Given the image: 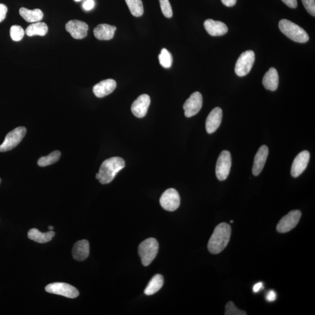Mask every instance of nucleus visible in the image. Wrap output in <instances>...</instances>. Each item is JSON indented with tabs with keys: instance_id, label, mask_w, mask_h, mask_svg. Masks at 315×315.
Wrapping results in <instances>:
<instances>
[{
	"instance_id": "nucleus-1",
	"label": "nucleus",
	"mask_w": 315,
	"mask_h": 315,
	"mask_svg": "<svg viewBox=\"0 0 315 315\" xmlns=\"http://www.w3.org/2000/svg\"><path fill=\"white\" fill-rule=\"evenodd\" d=\"M231 227L227 223H221L214 229L211 236L208 249L212 254H219L224 251L229 242Z\"/></svg>"
},
{
	"instance_id": "nucleus-2",
	"label": "nucleus",
	"mask_w": 315,
	"mask_h": 315,
	"mask_svg": "<svg viewBox=\"0 0 315 315\" xmlns=\"http://www.w3.org/2000/svg\"><path fill=\"white\" fill-rule=\"evenodd\" d=\"M125 167V161L121 157H112L103 161L96 178L100 183L108 184L114 180L117 174Z\"/></svg>"
},
{
	"instance_id": "nucleus-3",
	"label": "nucleus",
	"mask_w": 315,
	"mask_h": 315,
	"mask_svg": "<svg viewBox=\"0 0 315 315\" xmlns=\"http://www.w3.org/2000/svg\"><path fill=\"white\" fill-rule=\"evenodd\" d=\"M279 28L282 34L298 43H306L310 40L309 35L304 29L287 19L279 22Z\"/></svg>"
},
{
	"instance_id": "nucleus-4",
	"label": "nucleus",
	"mask_w": 315,
	"mask_h": 315,
	"mask_svg": "<svg viewBox=\"0 0 315 315\" xmlns=\"http://www.w3.org/2000/svg\"><path fill=\"white\" fill-rule=\"evenodd\" d=\"M159 250L158 242L155 238H149L142 242L138 246V254L142 264L148 266L153 262Z\"/></svg>"
},
{
	"instance_id": "nucleus-5",
	"label": "nucleus",
	"mask_w": 315,
	"mask_h": 315,
	"mask_svg": "<svg viewBox=\"0 0 315 315\" xmlns=\"http://www.w3.org/2000/svg\"><path fill=\"white\" fill-rule=\"evenodd\" d=\"M27 133L24 127H18L6 135L4 142L0 145V152H4L12 150L20 143Z\"/></svg>"
},
{
	"instance_id": "nucleus-6",
	"label": "nucleus",
	"mask_w": 315,
	"mask_h": 315,
	"mask_svg": "<svg viewBox=\"0 0 315 315\" xmlns=\"http://www.w3.org/2000/svg\"><path fill=\"white\" fill-rule=\"evenodd\" d=\"M255 61V54L252 50L243 52L235 64V71L237 76L244 77L251 71Z\"/></svg>"
},
{
	"instance_id": "nucleus-7",
	"label": "nucleus",
	"mask_w": 315,
	"mask_h": 315,
	"mask_svg": "<svg viewBox=\"0 0 315 315\" xmlns=\"http://www.w3.org/2000/svg\"><path fill=\"white\" fill-rule=\"evenodd\" d=\"M48 293L62 295V296L69 298H76L79 297V291L76 287L64 282H54L48 284L45 287Z\"/></svg>"
},
{
	"instance_id": "nucleus-8",
	"label": "nucleus",
	"mask_w": 315,
	"mask_h": 315,
	"mask_svg": "<svg viewBox=\"0 0 315 315\" xmlns=\"http://www.w3.org/2000/svg\"><path fill=\"white\" fill-rule=\"evenodd\" d=\"M232 165V158L230 152L223 151L217 160L216 168V176L220 181L226 180Z\"/></svg>"
},
{
	"instance_id": "nucleus-9",
	"label": "nucleus",
	"mask_w": 315,
	"mask_h": 315,
	"mask_svg": "<svg viewBox=\"0 0 315 315\" xmlns=\"http://www.w3.org/2000/svg\"><path fill=\"white\" fill-rule=\"evenodd\" d=\"M161 206L165 210L174 212L180 204V198L178 191L175 189H169L162 194L160 200Z\"/></svg>"
},
{
	"instance_id": "nucleus-10",
	"label": "nucleus",
	"mask_w": 315,
	"mask_h": 315,
	"mask_svg": "<svg viewBox=\"0 0 315 315\" xmlns=\"http://www.w3.org/2000/svg\"><path fill=\"white\" fill-rule=\"evenodd\" d=\"M302 213L300 210H292L280 220L277 224V230L280 233L290 231L300 222Z\"/></svg>"
},
{
	"instance_id": "nucleus-11",
	"label": "nucleus",
	"mask_w": 315,
	"mask_h": 315,
	"mask_svg": "<svg viewBox=\"0 0 315 315\" xmlns=\"http://www.w3.org/2000/svg\"><path fill=\"white\" fill-rule=\"evenodd\" d=\"M203 105V97L199 92L191 94L189 99L184 103V115L187 118H191L200 112Z\"/></svg>"
},
{
	"instance_id": "nucleus-12",
	"label": "nucleus",
	"mask_w": 315,
	"mask_h": 315,
	"mask_svg": "<svg viewBox=\"0 0 315 315\" xmlns=\"http://www.w3.org/2000/svg\"><path fill=\"white\" fill-rule=\"evenodd\" d=\"M310 158V152L303 151L299 153L292 163L291 173L292 177L297 178L306 170Z\"/></svg>"
},
{
	"instance_id": "nucleus-13",
	"label": "nucleus",
	"mask_w": 315,
	"mask_h": 315,
	"mask_svg": "<svg viewBox=\"0 0 315 315\" xmlns=\"http://www.w3.org/2000/svg\"><path fill=\"white\" fill-rule=\"evenodd\" d=\"M66 29L73 38L82 40L87 36L89 26L83 21L71 20L66 24Z\"/></svg>"
},
{
	"instance_id": "nucleus-14",
	"label": "nucleus",
	"mask_w": 315,
	"mask_h": 315,
	"mask_svg": "<svg viewBox=\"0 0 315 315\" xmlns=\"http://www.w3.org/2000/svg\"><path fill=\"white\" fill-rule=\"evenodd\" d=\"M150 103V97L147 94L139 96L132 104L131 109L133 114L138 118H144L147 115Z\"/></svg>"
},
{
	"instance_id": "nucleus-15",
	"label": "nucleus",
	"mask_w": 315,
	"mask_h": 315,
	"mask_svg": "<svg viewBox=\"0 0 315 315\" xmlns=\"http://www.w3.org/2000/svg\"><path fill=\"white\" fill-rule=\"evenodd\" d=\"M223 119V110L219 107L214 108L208 116L206 122V131L209 134L215 132L220 126Z\"/></svg>"
},
{
	"instance_id": "nucleus-16",
	"label": "nucleus",
	"mask_w": 315,
	"mask_h": 315,
	"mask_svg": "<svg viewBox=\"0 0 315 315\" xmlns=\"http://www.w3.org/2000/svg\"><path fill=\"white\" fill-rule=\"evenodd\" d=\"M116 86V82L114 80H103L93 87V92L96 97L101 98L114 91Z\"/></svg>"
},
{
	"instance_id": "nucleus-17",
	"label": "nucleus",
	"mask_w": 315,
	"mask_h": 315,
	"mask_svg": "<svg viewBox=\"0 0 315 315\" xmlns=\"http://www.w3.org/2000/svg\"><path fill=\"white\" fill-rule=\"evenodd\" d=\"M269 155V148L266 145H262L256 153L253 163L252 172L255 176H258L264 169Z\"/></svg>"
},
{
	"instance_id": "nucleus-18",
	"label": "nucleus",
	"mask_w": 315,
	"mask_h": 315,
	"mask_svg": "<svg viewBox=\"0 0 315 315\" xmlns=\"http://www.w3.org/2000/svg\"><path fill=\"white\" fill-rule=\"evenodd\" d=\"M204 26L208 33L213 37H220L225 35L228 31V27L223 22L211 19L204 21Z\"/></svg>"
},
{
	"instance_id": "nucleus-19",
	"label": "nucleus",
	"mask_w": 315,
	"mask_h": 315,
	"mask_svg": "<svg viewBox=\"0 0 315 315\" xmlns=\"http://www.w3.org/2000/svg\"><path fill=\"white\" fill-rule=\"evenodd\" d=\"M73 256L78 261H83L90 255V243L87 240L84 239L75 243L73 251Z\"/></svg>"
},
{
	"instance_id": "nucleus-20",
	"label": "nucleus",
	"mask_w": 315,
	"mask_h": 315,
	"mask_svg": "<svg viewBox=\"0 0 315 315\" xmlns=\"http://www.w3.org/2000/svg\"><path fill=\"white\" fill-rule=\"evenodd\" d=\"M116 27L108 24H100L94 29L93 34L100 41L111 40L114 37Z\"/></svg>"
},
{
	"instance_id": "nucleus-21",
	"label": "nucleus",
	"mask_w": 315,
	"mask_h": 315,
	"mask_svg": "<svg viewBox=\"0 0 315 315\" xmlns=\"http://www.w3.org/2000/svg\"><path fill=\"white\" fill-rule=\"evenodd\" d=\"M262 83L266 90L271 91L277 90L279 84V76L277 70L271 67L265 74Z\"/></svg>"
},
{
	"instance_id": "nucleus-22",
	"label": "nucleus",
	"mask_w": 315,
	"mask_h": 315,
	"mask_svg": "<svg viewBox=\"0 0 315 315\" xmlns=\"http://www.w3.org/2000/svg\"><path fill=\"white\" fill-rule=\"evenodd\" d=\"M54 235L55 233L52 230H50V231L47 232L42 233L36 228L29 230L28 233L29 239L40 243L50 242Z\"/></svg>"
},
{
	"instance_id": "nucleus-23",
	"label": "nucleus",
	"mask_w": 315,
	"mask_h": 315,
	"mask_svg": "<svg viewBox=\"0 0 315 315\" xmlns=\"http://www.w3.org/2000/svg\"><path fill=\"white\" fill-rule=\"evenodd\" d=\"M19 14L28 22H38L44 18V13L40 9H35L30 10L22 7L19 9Z\"/></svg>"
},
{
	"instance_id": "nucleus-24",
	"label": "nucleus",
	"mask_w": 315,
	"mask_h": 315,
	"mask_svg": "<svg viewBox=\"0 0 315 315\" xmlns=\"http://www.w3.org/2000/svg\"><path fill=\"white\" fill-rule=\"evenodd\" d=\"M164 285V277L161 274H156L151 278L144 290L146 295H151L157 293Z\"/></svg>"
},
{
	"instance_id": "nucleus-25",
	"label": "nucleus",
	"mask_w": 315,
	"mask_h": 315,
	"mask_svg": "<svg viewBox=\"0 0 315 315\" xmlns=\"http://www.w3.org/2000/svg\"><path fill=\"white\" fill-rule=\"evenodd\" d=\"M47 25L45 22H38L29 25L26 29L25 33L28 37H33L36 35L44 37L47 34Z\"/></svg>"
},
{
	"instance_id": "nucleus-26",
	"label": "nucleus",
	"mask_w": 315,
	"mask_h": 315,
	"mask_svg": "<svg viewBox=\"0 0 315 315\" xmlns=\"http://www.w3.org/2000/svg\"><path fill=\"white\" fill-rule=\"evenodd\" d=\"M130 11L135 17H141L144 14V6L142 0H125Z\"/></svg>"
},
{
	"instance_id": "nucleus-27",
	"label": "nucleus",
	"mask_w": 315,
	"mask_h": 315,
	"mask_svg": "<svg viewBox=\"0 0 315 315\" xmlns=\"http://www.w3.org/2000/svg\"><path fill=\"white\" fill-rule=\"evenodd\" d=\"M61 157V152L59 151H54L52 152L46 157H41L39 159L38 164L39 166L45 167L56 163L60 160Z\"/></svg>"
},
{
	"instance_id": "nucleus-28",
	"label": "nucleus",
	"mask_w": 315,
	"mask_h": 315,
	"mask_svg": "<svg viewBox=\"0 0 315 315\" xmlns=\"http://www.w3.org/2000/svg\"><path fill=\"white\" fill-rule=\"evenodd\" d=\"M159 61L162 67L165 69H169L172 66L173 58L170 51L166 48H162L160 54L159 55Z\"/></svg>"
},
{
	"instance_id": "nucleus-29",
	"label": "nucleus",
	"mask_w": 315,
	"mask_h": 315,
	"mask_svg": "<svg viewBox=\"0 0 315 315\" xmlns=\"http://www.w3.org/2000/svg\"><path fill=\"white\" fill-rule=\"evenodd\" d=\"M25 33L24 29L19 25H13L10 29L11 38L15 42L21 41L24 37Z\"/></svg>"
},
{
	"instance_id": "nucleus-30",
	"label": "nucleus",
	"mask_w": 315,
	"mask_h": 315,
	"mask_svg": "<svg viewBox=\"0 0 315 315\" xmlns=\"http://www.w3.org/2000/svg\"><path fill=\"white\" fill-rule=\"evenodd\" d=\"M162 14L165 17L170 18L173 16L172 6L169 0H160Z\"/></svg>"
},
{
	"instance_id": "nucleus-31",
	"label": "nucleus",
	"mask_w": 315,
	"mask_h": 315,
	"mask_svg": "<svg viewBox=\"0 0 315 315\" xmlns=\"http://www.w3.org/2000/svg\"><path fill=\"white\" fill-rule=\"evenodd\" d=\"M225 315H246L245 311L240 310L236 308L232 302H228L225 307Z\"/></svg>"
},
{
	"instance_id": "nucleus-32",
	"label": "nucleus",
	"mask_w": 315,
	"mask_h": 315,
	"mask_svg": "<svg viewBox=\"0 0 315 315\" xmlns=\"http://www.w3.org/2000/svg\"><path fill=\"white\" fill-rule=\"evenodd\" d=\"M303 4L307 11L311 15L315 16V0H302Z\"/></svg>"
},
{
	"instance_id": "nucleus-33",
	"label": "nucleus",
	"mask_w": 315,
	"mask_h": 315,
	"mask_svg": "<svg viewBox=\"0 0 315 315\" xmlns=\"http://www.w3.org/2000/svg\"><path fill=\"white\" fill-rule=\"evenodd\" d=\"M7 11V6L5 4H0V22L4 20Z\"/></svg>"
},
{
	"instance_id": "nucleus-34",
	"label": "nucleus",
	"mask_w": 315,
	"mask_h": 315,
	"mask_svg": "<svg viewBox=\"0 0 315 315\" xmlns=\"http://www.w3.org/2000/svg\"><path fill=\"white\" fill-rule=\"evenodd\" d=\"M94 5H95V2H94L93 0H87L84 2L83 6L85 10L90 11L93 8Z\"/></svg>"
},
{
	"instance_id": "nucleus-35",
	"label": "nucleus",
	"mask_w": 315,
	"mask_h": 315,
	"mask_svg": "<svg viewBox=\"0 0 315 315\" xmlns=\"http://www.w3.org/2000/svg\"><path fill=\"white\" fill-rule=\"evenodd\" d=\"M276 297H277V294L275 292L274 290H270L266 295V299L269 302H273L276 300Z\"/></svg>"
},
{
	"instance_id": "nucleus-36",
	"label": "nucleus",
	"mask_w": 315,
	"mask_h": 315,
	"mask_svg": "<svg viewBox=\"0 0 315 315\" xmlns=\"http://www.w3.org/2000/svg\"><path fill=\"white\" fill-rule=\"evenodd\" d=\"M282 1L290 8H296L297 7V0H282Z\"/></svg>"
},
{
	"instance_id": "nucleus-37",
	"label": "nucleus",
	"mask_w": 315,
	"mask_h": 315,
	"mask_svg": "<svg viewBox=\"0 0 315 315\" xmlns=\"http://www.w3.org/2000/svg\"><path fill=\"white\" fill-rule=\"evenodd\" d=\"M236 1L237 0H222L223 4L226 6H228V7L235 5Z\"/></svg>"
},
{
	"instance_id": "nucleus-38",
	"label": "nucleus",
	"mask_w": 315,
	"mask_h": 315,
	"mask_svg": "<svg viewBox=\"0 0 315 315\" xmlns=\"http://www.w3.org/2000/svg\"><path fill=\"white\" fill-rule=\"evenodd\" d=\"M263 288H264V285H263L262 282H259L253 286V291L256 293V292H258Z\"/></svg>"
},
{
	"instance_id": "nucleus-39",
	"label": "nucleus",
	"mask_w": 315,
	"mask_h": 315,
	"mask_svg": "<svg viewBox=\"0 0 315 315\" xmlns=\"http://www.w3.org/2000/svg\"><path fill=\"white\" fill-rule=\"evenodd\" d=\"M48 228L50 230H52L54 229V227L53 226H48Z\"/></svg>"
},
{
	"instance_id": "nucleus-40",
	"label": "nucleus",
	"mask_w": 315,
	"mask_h": 315,
	"mask_svg": "<svg viewBox=\"0 0 315 315\" xmlns=\"http://www.w3.org/2000/svg\"><path fill=\"white\" fill-rule=\"evenodd\" d=\"M75 1H76V2H79L81 1V0H75Z\"/></svg>"
},
{
	"instance_id": "nucleus-41",
	"label": "nucleus",
	"mask_w": 315,
	"mask_h": 315,
	"mask_svg": "<svg viewBox=\"0 0 315 315\" xmlns=\"http://www.w3.org/2000/svg\"><path fill=\"white\" fill-rule=\"evenodd\" d=\"M230 223H233V221L231 220V221H230Z\"/></svg>"
},
{
	"instance_id": "nucleus-42",
	"label": "nucleus",
	"mask_w": 315,
	"mask_h": 315,
	"mask_svg": "<svg viewBox=\"0 0 315 315\" xmlns=\"http://www.w3.org/2000/svg\"><path fill=\"white\" fill-rule=\"evenodd\" d=\"M1 180L0 179V183H1Z\"/></svg>"
}]
</instances>
